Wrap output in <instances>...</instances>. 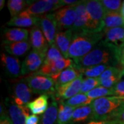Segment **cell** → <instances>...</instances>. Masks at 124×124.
Masks as SVG:
<instances>
[{
	"label": "cell",
	"mask_w": 124,
	"mask_h": 124,
	"mask_svg": "<svg viewBox=\"0 0 124 124\" xmlns=\"http://www.w3.org/2000/svg\"><path fill=\"white\" fill-rule=\"evenodd\" d=\"M40 17L21 15H19L16 17H12L7 22L8 26H15L18 28H29L34 27L39 23Z\"/></svg>",
	"instance_id": "d6986e66"
},
{
	"label": "cell",
	"mask_w": 124,
	"mask_h": 124,
	"mask_svg": "<svg viewBox=\"0 0 124 124\" xmlns=\"http://www.w3.org/2000/svg\"><path fill=\"white\" fill-rule=\"evenodd\" d=\"M48 98L47 94H41L26 105L32 115H43L48 108Z\"/></svg>",
	"instance_id": "7402d4cb"
},
{
	"label": "cell",
	"mask_w": 124,
	"mask_h": 124,
	"mask_svg": "<svg viewBox=\"0 0 124 124\" xmlns=\"http://www.w3.org/2000/svg\"><path fill=\"white\" fill-rule=\"evenodd\" d=\"M82 74L81 70L77 68L74 63L72 66L69 67L60 72L59 75L58 77V79L55 82L56 89L62 85L66 84L71 81H73L74 80L77 79Z\"/></svg>",
	"instance_id": "ffe728a7"
},
{
	"label": "cell",
	"mask_w": 124,
	"mask_h": 124,
	"mask_svg": "<svg viewBox=\"0 0 124 124\" xmlns=\"http://www.w3.org/2000/svg\"><path fill=\"white\" fill-rule=\"evenodd\" d=\"M66 4L63 0H40L33 1L24 11L19 15L41 17L46 14H48L54 10L63 8Z\"/></svg>",
	"instance_id": "8992f818"
},
{
	"label": "cell",
	"mask_w": 124,
	"mask_h": 124,
	"mask_svg": "<svg viewBox=\"0 0 124 124\" xmlns=\"http://www.w3.org/2000/svg\"><path fill=\"white\" fill-rule=\"evenodd\" d=\"M63 3L68 6H71V5H75L78 4L80 1H76V0H63Z\"/></svg>",
	"instance_id": "b9f144b4"
},
{
	"label": "cell",
	"mask_w": 124,
	"mask_h": 124,
	"mask_svg": "<svg viewBox=\"0 0 124 124\" xmlns=\"http://www.w3.org/2000/svg\"><path fill=\"white\" fill-rule=\"evenodd\" d=\"M29 87L33 93L47 94L53 97L56 92V84L52 78L33 73L26 78Z\"/></svg>",
	"instance_id": "5b68a950"
},
{
	"label": "cell",
	"mask_w": 124,
	"mask_h": 124,
	"mask_svg": "<svg viewBox=\"0 0 124 124\" xmlns=\"http://www.w3.org/2000/svg\"><path fill=\"white\" fill-rule=\"evenodd\" d=\"M106 13L120 12L123 2L120 0H101Z\"/></svg>",
	"instance_id": "836d02e7"
},
{
	"label": "cell",
	"mask_w": 124,
	"mask_h": 124,
	"mask_svg": "<svg viewBox=\"0 0 124 124\" xmlns=\"http://www.w3.org/2000/svg\"><path fill=\"white\" fill-rule=\"evenodd\" d=\"M114 121L116 124H124V103L110 116L108 121Z\"/></svg>",
	"instance_id": "d590c367"
},
{
	"label": "cell",
	"mask_w": 124,
	"mask_h": 124,
	"mask_svg": "<svg viewBox=\"0 0 124 124\" xmlns=\"http://www.w3.org/2000/svg\"><path fill=\"white\" fill-rule=\"evenodd\" d=\"M118 57L119 63L124 61V43L118 46Z\"/></svg>",
	"instance_id": "ab89813d"
},
{
	"label": "cell",
	"mask_w": 124,
	"mask_h": 124,
	"mask_svg": "<svg viewBox=\"0 0 124 124\" xmlns=\"http://www.w3.org/2000/svg\"><path fill=\"white\" fill-rule=\"evenodd\" d=\"M114 96H119L124 97V80L121 79L116 84L111 88Z\"/></svg>",
	"instance_id": "8d00e7d4"
},
{
	"label": "cell",
	"mask_w": 124,
	"mask_h": 124,
	"mask_svg": "<svg viewBox=\"0 0 124 124\" xmlns=\"http://www.w3.org/2000/svg\"><path fill=\"white\" fill-rule=\"evenodd\" d=\"M124 103V97L119 96L105 97L94 99L91 103L93 110L92 121H108L117 109Z\"/></svg>",
	"instance_id": "3957f363"
},
{
	"label": "cell",
	"mask_w": 124,
	"mask_h": 124,
	"mask_svg": "<svg viewBox=\"0 0 124 124\" xmlns=\"http://www.w3.org/2000/svg\"><path fill=\"white\" fill-rule=\"evenodd\" d=\"M83 80V75H81L73 81L58 87L56 89L53 97L57 101H59V102L64 101L65 100L67 101L69 99L73 97L80 93Z\"/></svg>",
	"instance_id": "9c48e42d"
},
{
	"label": "cell",
	"mask_w": 124,
	"mask_h": 124,
	"mask_svg": "<svg viewBox=\"0 0 124 124\" xmlns=\"http://www.w3.org/2000/svg\"><path fill=\"white\" fill-rule=\"evenodd\" d=\"M33 92L27 83L26 79L21 80L14 85L12 100L19 106H26L32 97Z\"/></svg>",
	"instance_id": "30bf717a"
},
{
	"label": "cell",
	"mask_w": 124,
	"mask_h": 124,
	"mask_svg": "<svg viewBox=\"0 0 124 124\" xmlns=\"http://www.w3.org/2000/svg\"><path fill=\"white\" fill-rule=\"evenodd\" d=\"M73 37V32L71 29L66 31H59L56 35L54 44L57 46L58 49L64 58L68 59V52L70 47L72 39Z\"/></svg>",
	"instance_id": "2e32d148"
},
{
	"label": "cell",
	"mask_w": 124,
	"mask_h": 124,
	"mask_svg": "<svg viewBox=\"0 0 124 124\" xmlns=\"http://www.w3.org/2000/svg\"><path fill=\"white\" fill-rule=\"evenodd\" d=\"M61 72L62 71L58 70L57 69H56L52 64L44 63L39 70L36 72L35 74L49 77L52 78L54 81V82H56Z\"/></svg>",
	"instance_id": "f546056e"
},
{
	"label": "cell",
	"mask_w": 124,
	"mask_h": 124,
	"mask_svg": "<svg viewBox=\"0 0 124 124\" xmlns=\"http://www.w3.org/2000/svg\"><path fill=\"white\" fill-rule=\"evenodd\" d=\"M86 124H116L115 121H90Z\"/></svg>",
	"instance_id": "60d3db41"
},
{
	"label": "cell",
	"mask_w": 124,
	"mask_h": 124,
	"mask_svg": "<svg viewBox=\"0 0 124 124\" xmlns=\"http://www.w3.org/2000/svg\"><path fill=\"white\" fill-rule=\"evenodd\" d=\"M104 35V32H92L87 31L73 33L68 52L69 57L75 62L84 57L103 39Z\"/></svg>",
	"instance_id": "7a4b0ae2"
},
{
	"label": "cell",
	"mask_w": 124,
	"mask_h": 124,
	"mask_svg": "<svg viewBox=\"0 0 124 124\" xmlns=\"http://www.w3.org/2000/svg\"><path fill=\"white\" fill-rule=\"evenodd\" d=\"M0 124H13L11 119L8 115L7 112H5L2 115H1L0 118Z\"/></svg>",
	"instance_id": "f35d334b"
},
{
	"label": "cell",
	"mask_w": 124,
	"mask_h": 124,
	"mask_svg": "<svg viewBox=\"0 0 124 124\" xmlns=\"http://www.w3.org/2000/svg\"><path fill=\"white\" fill-rule=\"evenodd\" d=\"M62 58H63V56L61 53L60 50L58 49L57 46L53 44L51 46H50V48L47 52L44 63H49L50 62L55 61L59 59H62Z\"/></svg>",
	"instance_id": "d6a6232c"
},
{
	"label": "cell",
	"mask_w": 124,
	"mask_h": 124,
	"mask_svg": "<svg viewBox=\"0 0 124 124\" xmlns=\"http://www.w3.org/2000/svg\"><path fill=\"white\" fill-rule=\"evenodd\" d=\"M6 112L13 124H25L30 110L26 106H19L14 102H6Z\"/></svg>",
	"instance_id": "4fadbf2b"
},
{
	"label": "cell",
	"mask_w": 124,
	"mask_h": 124,
	"mask_svg": "<svg viewBox=\"0 0 124 124\" xmlns=\"http://www.w3.org/2000/svg\"><path fill=\"white\" fill-rule=\"evenodd\" d=\"M103 40L116 46H119L124 43V26L111 28L105 32Z\"/></svg>",
	"instance_id": "603a6c76"
},
{
	"label": "cell",
	"mask_w": 124,
	"mask_h": 124,
	"mask_svg": "<svg viewBox=\"0 0 124 124\" xmlns=\"http://www.w3.org/2000/svg\"><path fill=\"white\" fill-rule=\"evenodd\" d=\"M5 4V1L4 0H1L0 1V10H2V8H4Z\"/></svg>",
	"instance_id": "ee69618b"
},
{
	"label": "cell",
	"mask_w": 124,
	"mask_h": 124,
	"mask_svg": "<svg viewBox=\"0 0 124 124\" xmlns=\"http://www.w3.org/2000/svg\"><path fill=\"white\" fill-rule=\"evenodd\" d=\"M4 48L10 54L15 57H21L26 54L32 47L30 41H24L15 43H6L4 44Z\"/></svg>",
	"instance_id": "44dd1931"
},
{
	"label": "cell",
	"mask_w": 124,
	"mask_h": 124,
	"mask_svg": "<svg viewBox=\"0 0 124 124\" xmlns=\"http://www.w3.org/2000/svg\"><path fill=\"white\" fill-rule=\"evenodd\" d=\"M75 5L64 6L54 13L58 24V32L71 29L77 19Z\"/></svg>",
	"instance_id": "52a82bcc"
},
{
	"label": "cell",
	"mask_w": 124,
	"mask_h": 124,
	"mask_svg": "<svg viewBox=\"0 0 124 124\" xmlns=\"http://www.w3.org/2000/svg\"><path fill=\"white\" fill-rule=\"evenodd\" d=\"M50 64H52L56 69L58 70L62 71L66 69L69 67L72 66L74 65V62L71 59H66V58H62L59 59L55 61L49 63Z\"/></svg>",
	"instance_id": "e575fe53"
},
{
	"label": "cell",
	"mask_w": 124,
	"mask_h": 124,
	"mask_svg": "<svg viewBox=\"0 0 124 124\" xmlns=\"http://www.w3.org/2000/svg\"><path fill=\"white\" fill-rule=\"evenodd\" d=\"M1 62L4 70L8 76L15 78L22 75V63L19 59L6 53H1Z\"/></svg>",
	"instance_id": "9a60e30c"
},
{
	"label": "cell",
	"mask_w": 124,
	"mask_h": 124,
	"mask_svg": "<svg viewBox=\"0 0 124 124\" xmlns=\"http://www.w3.org/2000/svg\"><path fill=\"white\" fill-rule=\"evenodd\" d=\"M39 117L37 115H31L26 118L25 124H39Z\"/></svg>",
	"instance_id": "74e56055"
},
{
	"label": "cell",
	"mask_w": 124,
	"mask_h": 124,
	"mask_svg": "<svg viewBox=\"0 0 124 124\" xmlns=\"http://www.w3.org/2000/svg\"><path fill=\"white\" fill-rule=\"evenodd\" d=\"M40 28L50 46L54 44L58 32V24L54 13H48L40 17Z\"/></svg>",
	"instance_id": "ba28073f"
},
{
	"label": "cell",
	"mask_w": 124,
	"mask_h": 124,
	"mask_svg": "<svg viewBox=\"0 0 124 124\" xmlns=\"http://www.w3.org/2000/svg\"><path fill=\"white\" fill-rule=\"evenodd\" d=\"M93 110L92 105L76 108L73 112L72 119L69 124H78L85 121H92Z\"/></svg>",
	"instance_id": "ac0fdd59"
},
{
	"label": "cell",
	"mask_w": 124,
	"mask_h": 124,
	"mask_svg": "<svg viewBox=\"0 0 124 124\" xmlns=\"http://www.w3.org/2000/svg\"><path fill=\"white\" fill-rule=\"evenodd\" d=\"M99 86H101L99 78H85L83 80L79 93L86 94Z\"/></svg>",
	"instance_id": "1f68e13d"
},
{
	"label": "cell",
	"mask_w": 124,
	"mask_h": 124,
	"mask_svg": "<svg viewBox=\"0 0 124 124\" xmlns=\"http://www.w3.org/2000/svg\"><path fill=\"white\" fill-rule=\"evenodd\" d=\"M89 98L93 100L99 99L101 97H105L108 96H114L111 88H107L103 86H99L96 88L93 89V90L90 91L89 93L85 94Z\"/></svg>",
	"instance_id": "4dcf8cb0"
},
{
	"label": "cell",
	"mask_w": 124,
	"mask_h": 124,
	"mask_svg": "<svg viewBox=\"0 0 124 124\" xmlns=\"http://www.w3.org/2000/svg\"><path fill=\"white\" fill-rule=\"evenodd\" d=\"M94 101L93 99L89 98L85 94H81L79 93L73 97L69 99L64 103L70 106L73 107V108H78L81 106H85L91 104Z\"/></svg>",
	"instance_id": "83f0119b"
},
{
	"label": "cell",
	"mask_w": 124,
	"mask_h": 124,
	"mask_svg": "<svg viewBox=\"0 0 124 124\" xmlns=\"http://www.w3.org/2000/svg\"><path fill=\"white\" fill-rule=\"evenodd\" d=\"M28 36L29 32L25 28H6L4 31V44L28 41Z\"/></svg>",
	"instance_id": "e0dca14e"
},
{
	"label": "cell",
	"mask_w": 124,
	"mask_h": 124,
	"mask_svg": "<svg viewBox=\"0 0 124 124\" xmlns=\"http://www.w3.org/2000/svg\"><path fill=\"white\" fill-rule=\"evenodd\" d=\"M120 13H121V16H122V17H123L124 20V1H123L122 6H121V10H120Z\"/></svg>",
	"instance_id": "7bdbcfd3"
},
{
	"label": "cell",
	"mask_w": 124,
	"mask_h": 124,
	"mask_svg": "<svg viewBox=\"0 0 124 124\" xmlns=\"http://www.w3.org/2000/svg\"><path fill=\"white\" fill-rule=\"evenodd\" d=\"M53 98V101L49 105L47 110L41 115L39 124H57L59 112L57 101Z\"/></svg>",
	"instance_id": "cb8c5ba5"
},
{
	"label": "cell",
	"mask_w": 124,
	"mask_h": 124,
	"mask_svg": "<svg viewBox=\"0 0 124 124\" xmlns=\"http://www.w3.org/2000/svg\"><path fill=\"white\" fill-rule=\"evenodd\" d=\"M108 67L110 66L101 64L81 69V72L82 75L85 76L86 78H99Z\"/></svg>",
	"instance_id": "f1b7e54d"
},
{
	"label": "cell",
	"mask_w": 124,
	"mask_h": 124,
	"mask_svg": "<svg viewBox=\"0 0 124 124\" xmlns=\"http://www.w3.org/2000/svg\"><path fill=\"white\" fill-rule=\"evenodd\" d=\"M123 77H124V75H123Z\"/></svg>",
	"instance_id": "f6af8a7d"
},
{
	"label": "cell",
	"mask_w": 124,
	"mask_h": 124,
	"mask_svg": "<svg viewBox=\"0 0 124 124\" xmlns=\"http://www.w3.org/2000/svg\"><path fill=\"white\" fill-rule=\"evenodd\" d=\"M45 58L37 51H31L22 63V75L39 70L44 63Z\"/></svg>",
	"instance_id": "7c38bea8"
},
{
	"label": "cell",
	"mask_w": 124,
	"mask_h": 124,
	"mask_svg": "<svg viewBox=\"0 0 124 124\" xmlns=\"http://www.w3.org/2000/svg\"><path fill=\"white\" fill-rule=\"evenodd\" d=\"M33 1L24 0H9L7 3L10 16L12 17H16L22 13L26 9L30 6Z\"/></svg>",
	"instance_id": "4316f807"
},
{
	"label": "cell",
	"mask_w": 124,
	"mask_h": 124,
	"mask_svg": "<svg viewBox=\"0 0 124 124\" xmlns=\"http://www.w3.org/2000/svg\"><path fill=\"white\" fill-rule=\"evenodd\" d=\"M86 10L88 15L87 31L92 32H101L104 29L103 19L106 10L101 0H89L86 1Z\"/></svg>",
	"instance_id": "277c9868"
},
{
	"label": "cell",
	"mask_w": 124,
	"mask_h": 124,
	"mask_svg": "<svg viewBox=\"0 0 124 124\" xmlns=\"http://www.w3.org/2000/svg\"><path fill=\"white\" fill-rule=\"evenodd\" d=\"M30 43L32 50L38 52L45 57L46 56L50 45L39 24L31 28L30 31Z\"/></svg>",
	"instance_id": "8fae6325"
},
{
	"label": "cell",
	"mask_w": 124,
	"mask_h": 124,
	"mask_svg": "<svg viewBox=\"0 0 124 124\" xmlns=\"http://www.w3.org/2000/svg\"><path fill=\"white\" fill-rule=\"evenodd\" d=\"M74 63L79 70L101 64L116 66L119 63L118 46L105 42L102 39L88 54L74 62Z\"/></svg>",
	"instance_id": "6da1fadb"
},
{
	"label": "cell",
	"mask_w": 124,
	"mask_h": 124,
	"mask_svg": "<svg viewBox=\"0 0 124 124\" xmlns=\"http://www.w3.org/2000/svg\"><path fill=\"white\" fill-rule=\"evenodd\" d=\"M75 108L66 105L64 101H60L57 124H69Z\"/></svg>",
	"instance_id": "484cf974"
},
{
	"label": "cell",
	"mask_w": 124,
	"mask_h": 124,
	"mask_svg": "<svg viewBox=\"0 0 124 124\" xmlns=\"http://www.w3.org/2000/svg\"><path fill=\"white\" fill-rule=\"evenodd\" d=\"M86 1H80L75 5L77 19L71 28V31L73 32V33L87 31L88 15L86 10Z\"/></svg>",
	"instance_id": "5bb4252c"
},
{
	"label": "cell",
	"mask_w": 124,
	"mask_h": 124,
	"mask_svg": "<svg viewBox=\"0 0 124 124\" xmlns=\"http://www.w3.org/2000/svg\"><path fill=\"white\" fill-rule=\"evenodd\" d=\"M104 29L103 32H106L111 28L116 27H124V20L120 12L106 13L103 19Z\"/></svg>",
	"instance_id": "d4e9b609"
}]
</instances>
